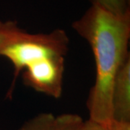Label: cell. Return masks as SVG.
<instances>
[{
  "mask_svg": "<svg viewBox=\"0 0 130 130\" xmlns=\"http://www.w3.org/2000/svg\"><path fill=\"white\" fill-rule=\"evenodd\" d=\"M54 130H87L86 121L76 113H62L54 118Z\"/></svg>",
  "mask_w": 130,
  "mask_h": 130,
  "instance_id": "5",
  "label": "cell"
},
{
  "mask_svg": "<svg viewBox=\"0 0 130 130\" xmlns=\"http://www.w3.org/2000/svg\"><path fill=\"white\" fill-rule=\"evenodd\" d=\"M54 118L49 112L40 113L25 121L18 130H54Z\"/></svg>",
  "mask_w": 130,
  "mask_h": 130,
  "instance_id": "6",
  "label": "cell"
},
{
  "mask_svg": "<svg viewBox=\"0 0 130 130\" xmlns=\"http://www.w3.org/2000/svg\"><path fill=\"white\" fill-rule=\"evenodd\" d=\"M86 129L87 130H106L103 126L90 119H88L86 121Z\"/></svg>",
  "mask_w": 130,
  "mask_h": 130,
  "instance_id": "9",
  "label": "cell"
},
{
  "mask_svg": "<svg viewBox=\"0 0 130 130\" xmlns=\"http://www.w3.org/2000/svg\"><path fill=\"white\" fill-rule=\"evenodd\" d=\"M65 56L46 58L22 72L23 83L36 92L59 99L62 95Z\"/></svg>",
  "mask_w": 130,
  "mask_h": 130,
  "instance_id": "3",
  "label": "cell"
},
{
  "mask_svg": "<svg viewBox=\"0 0 130 130\" xmlns=\"http://www.w3.org/2000/svg\"><path fill=\"white\" fill-rule=\"evenodd\" d=\"M111 108L113 119L130 121V58L120 67L113 81Z\"/></svg>",
  "mask_w": 130,
  "mask_h": 130,
  "instance_id": "4",
  "label": "cell"
},
{
  "mask_svg": "<svg viewBox=\"0 0 130 130\" xmlns=\"http://www.w3.org/2000/svg\"><path fill=\"white\" fill-rule=\"evenodd\" d=\"M95 5L116 15L130 12V0H90Z\"/></svg>",
  "mask_w": 130,
  "mask_h": 130,
  "instance_id": "7",
  "label": "cell"
},
{
  "mask_svg": "<svg viewBox=\"0 0 130 130\" xmlns=\"http://www.w3.org/2000/svg\"><path fill=\"white\" fill-rule=\"evenodd\" d=\"M2 32L0 31V40L2 39Z\"/></svg>",
  "mask_w": 130,
  "mask_h": 130,
  "instance_id": "10",
  "label": "cell"
},
{
  "mask_svg": "<svg viewBox=\"0 0 130 130\" xmlns=\"http://www.w3.org/2000/svg\"><path fill=\"white\" fill-rule=\"evenodd\" d=\"M104 127L106 130H130V121H120L112 119Z\"/></svg>",
  "mask_w": 130,
  "mask_h": 130,
  "instance_id": "8",
  "label": "cell"
},
{
  "mask_svg": "<svg viewBox=\"0 0 130 130\" xmlns=\"http://www.w3.org/2000/svg\"><path fill=\"white\" fill-rule=\"evenodd\" d=\"M0 56L9 59L14 67V77L8 95L12 97L16 80L28 67L46 58L66 56L70 38L64 30L57 28L48 33H30L14 21H0Z\"/></svg>",
  "mask_w": 130,
  "mask_h": 130,
  "instance_id": "2",
  "label": "cell"
},
{
  "mask_svg": "<svg viewBox=\"0 0 130 130\" xmlns=\"http://www.w3.org/2000/svg\"><path fill=\"white\" fill-rule=\"evenodd\" d=\"M72 26L89 43L95 62V79L86 103L88 119L106 126L113 119V81L120 67L130 58V12L116 15L91 5Z\"/></svg>",
  "mask_w": 130,
  "mask_h": 130,
  "instance_id": "1",
  "label": "cell"
}]
</instances>
